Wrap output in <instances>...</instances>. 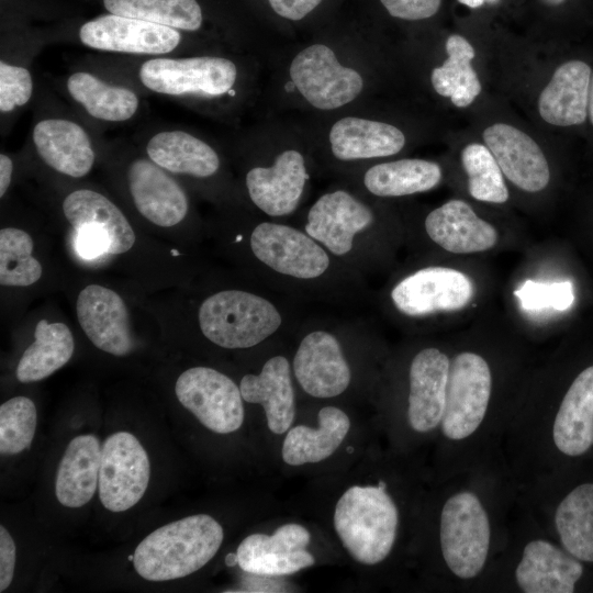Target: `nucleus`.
<instances>
[{
	"instance_id": "6",
	"label": "nucleus",
	"mask_w": 593,
	"mask_h": 593,
	"mask_svg": "<svg viewBox=\"0 0 593 593\" xmlns=\"http://www.w3.org/2000/svg\"><path fill=\"white\" fill-rule=\"evenodd\" d=\"M492 378L488 362L475 353L463 351L450 362L447 396L441 418L443 434L460 440L482 423L491 396Z\"/></svg>"
},
{
	"instance_id": "23",
	"label": "nucleus",
	"mask_w": 593,
	"mask_h": 593,
	"mask_svg": "<svg viewBox=\"0 0 593 593\" xmlns=\"http://www.w3.org/2000/svg\"><path fill=\"white\" fill-rule=\"evenodd\" d=\"M429 238L454 254H473L492 248L497 231L479 217L465 201L454 199L433 210L425 220Z\"/></svg>"
},
{
	"instance_id": "34",
	"label": "nucleus",
	"mask_w": 593,
	"mask_h": 593,
	"mask_svg": "<svg viewBox=\"0 0 593 593\" xmlns=\"http://www.w3.org/2000/svg\"><path fill=\"white\" fill-rule=\"evenodd\" d=\"M441 179L440 167L433 161L406 158L378 164L367 170L366 188L378 197H402L424 192Z\"/></svg>"
},
{
	"instance_id": "7",
	"label": "nucleus",
	"mask_w": 593,
	"mask_h": 593,
	"mask_svg": "<svg viewBox=\"0 0 593 593\" xmlns=\"http://www.w3.org/2000/svg\"><path fill=\"white\" fill-rule=\"evenodd\" d=\"M175 393L180 404L208 429L217 434L236 432L244 422L239 387L224 373L209 367H192L177 379Z\"/></svg>"
},
{
	"instance_id": "21",
	"label": "nucleus",
	"mask_w": 593,
	"mask_h": 593,
	"mask_svg": "<svg viewBox=\"0 0 593 593\" xmlns=\"http://www.w3.org/2000/svg\"><path fill=\"white\" fill-rule=\"evenodd\" d=\"M592 72V66L580 58L560 64L539 96L541 119L559 127L586 123Z\"/></svg>"
},
{
	"instance_id": "5",
	"label": "nucleus",
	"mask_w": 593,
	"mask_h": 593,
	"mask_svg": "<svg viewBox=\"0 0 593 593\" xmlns=\"http://www.w3.org/2000/svg\"><path fill=\"white\" fill-rule=\"evenodd\" d=\"M138 77L148 90L160 94L219 97L234 86L237 69L224 57H156L142 64Z\"/></svg>"
},
{
	"instance_id": "46",
	"label": "nucleus",
	"mask_w": 593,
	"mask_h": 593,
	"mask_svg": "<svg viewBox=\"0 0 593 593\" xmlns=\"http://www.w3.org/2000/svg\"><path fill=\"white\" fill-rule=\"evenodd\" d=\"M272 10L280 16L298 21L312 12L322 0H268Z\"/></svg>"
},
{
	"instance_id": "8",
	"label": "nucleus",
	"mask_w": 593,
	"mask_h": 593,
	"mask_svg": "<svg viewBox=\"0 0 593 593\" xmlns=\"http://www.w3.org/2000/svg\"><path fill=\"white\" fill-rule=\"evenodd\" d=\"M150 463L145 448L131 433L110 435L101 447L99 499L110 512L133 507L145 494Z\"/></svg>"
},
{
	"instance_id": "37",
	"label": "nucleus",
	"mask_w": 593,
	"mask_h": 593,
	"mask_svg": "<svg viewBox=\"0 0 593 593\" xmlns=\"http://www.w3.org/2000/svg\"><path fill=\"white\" fill-rule=\"evenodd\" d=\"M103 5L109 13L182 31L199 30L203 20L197 0H103Z\"/></svg>"
},
{
	"instance_id": "48",
	"label": "nucleus",
	"mask_w": 593,
	"mask_h": 593,
	"mask_svg": "<svg viewBox=\"0 0 593 593\" xmlns=\"http://www.w3.org/2000/svg\"><path fill=\"white\" fill-rule=\"evenodd\" d=\"M460 3L471 8V9H475V8H480L484 4H494L496 3L499 0H458Z\"/></svg>"
},
{
	"instance_id": "51",
	"label": "nucleus",
	"mask_w": 593,
	"mask_h": 593,
	"mask_svg": "<svg viewBox=\"0 0 593 593\" xmlns=\"http://www.w3.org/2000/svg\"><path fill=\"white\" fill-rule=\"evenodd\" d=\"M566 0H541V2H544L545 4L547 5H559L561 3H563Z\"/></svg>"
},
{
	"instance_id": "10",
	"label": "nucleus",
	"mask_w": 593,
	"mask_h": 593,
	"mask_svg": "<svg viewBox=\"0 0 593 593\" xmlns=\"http://www.w3.org/2000/svg\"><path fill=\"white\" fill-rule=\"evenodd\" d=\"M474 286L463 272L427 267L402 279L392 290L395 307L409 316L458 311L472 300Z\"/></svg>"
},
{
	"instance_id": "38",
	"label": "nucleus",
	"mask_w": 593,
	"mask_h": 593,
	"mask_svg": "<svg viewBox=\"0 0 593 593\" xmlns=\"http://www.w3.org/2000/svg\"><path fill=\"white\" fill-rule=\"evenodd\" d=\"M33 239L24 230L3 227L0 231V284L29 287L42 277V265L33 257Z\"/></svg>"
},
{
	"instance_id": "13",
	"label": "nucleus",
	"mask_w": 593,
	"mask_h": 593,
	"mask_svg": "<svg viewBox=\"0 0 593 593\" xmlns=\"http://www.w3.org/2000/svg\"><path fill=\"white\" fill-rule=\"evenodd\" d=\"M311 540L309 530L295 523L278 527L273 534H251L236 550L237 564L257 575H287L314 564L306 550Z\"/></svg>"
},
{
	"instance_id": "24",
	"label": "nucleus",
	"mask_w": 593,
	"mask_h": 593,
	"mask_svg": "<svg viewBox=\"0 0 593 593\" xmlns=\"http://www.w3.org/2000/svg\"><path fill=\"white\" fill-rule=\"evenodd\" d=\"M41 159L55 171L81 178L94 164V150L87 132L66 119H45L37 122L32 133Z\"/></svg>"
},
{
	"instance_id": "36",
	"label": "nucleus",
	"mask_w": 593,
	"mask_h": 593,
	"mask_svg": "<svg viewBox=\"0 0 593 593\" xmlns=\"http://www.w3.org/2000/svg\"><path fill=\"white\" fill-rule=\"evenodd\" d=\"M447 59L432 71L430 81L435 91L449 97L458 108L470 105L481 92V83L471 66L475 52L461 35L452 34L446 40Z\"/></svg>"
},
{
	"instance_id": "9",
	"label": "nucleus",
	"mask_w": 593,
	"mask_h": 593,
	"mask_svg": "<svg viewBox=\"0 0 593 593\" xmlns=\"http://www.w3.org/2000/svg\"><path fill=\"white\" fill-rule=\"evenodd\" d=\"M290 78L306 101L320 110H334L356 99L362 90L360 74L339 64L332 48L313 44L293 58Z\"/></svg>"
},
{
	"instance_id": "33",
	"label": "nucleus",
	"mask_w": 593,
	"mask_h": 593,
	"mask_svg": "<svg viewBox=\"0 0 593 593\" xmlns=\"http://www.w3.org/2000/svg\"><path fill=\"white\" fill-rule=\"evenodd\" d=\"M67 90L91 116L107 122L130 120L139 104L138 97L131 89L109 85L86 71L70 75Z\"/></svg>"
},
{
	"instance_id": "50",
	"label": "nucleus",
	"mask_w": 593,
	"mask_h": 593,
	"mask_svg": "<svg viewBox=\"0 0 593 593\" xmlns=\"http://www.w3.org/2000/svg\"><path fill=\"white\" fill-rule=\"evenodd\" d=\"M226 563L227 566H233L235 563H237V558H236V553H230L227 557H226Z\"/></svg>"
},
{
	"instance_id": "1",
	"label": "nucleus",
	"mask_w": 593,
	"mask_h": 593,
	"mask_svg": "<svg viewBox=\"0 0 593 593\" xmlns=\"http://www.w3.org/2000/svg\"><path fill=\"white\" fill-rule=\"evenodd\" d=\"M223 538V527L212 516L183 517L155 529L137 545L134 569L148 581L184 578L216 555Z\"/></svg>"
},
{
	"instance_id": "25",
	"label": "nucleus",
	"mask_w": 593,
	"mask_h": 593,
	"mask_svg": "<svg viewBox=\"0 0 593 593\" xmlns=\"http://www.w3.org/2000/svg\"><path fill=\"white\" fill-rule=\"evenodd\" d=\"M239 389L244 401L262 405L272 433L283 434L291 428L295 400L287 358L275 356L268 359L259 374L242 378Z\"/></svg>"
},
{
	"instance_id": "28",
	"label": "nucleus",
	"mask_w": 593,
	"mask_h": 593,
	"mask_svg": "<svg viewBox=\"0 0 593 593\" xmlns=\"http://www.w3.org/2000/svg\"><path fill=\"white\" fill-rule=\"evenodd\" d=\"M329 143L336 158L354 160L395 155L403 148L405 136L391 124L347 116L332 126Z\"/></svg>"
},
{
	"instance_id": "3",
	"label": "nucleus",
	"mask_w": 593,
	"mask_h": 593,
	"mask_svg": "<svg viewBox=\"0 0 593 593\" xmlns=\"http://www.w3.org/2000/svg\"><path fill=\"white\" fill-rule=\"evenodd\" d=\"M199 326L213 344L227 349L256 346L281 325L276 306L257 294L223 290L206 298L199 307Z\"/></svg>"
},
{
	"instance_id": "30",
	"label": "nucleus",
	"mask_w": 593,
	"mask_h": 593,
	"mask_svg": "<svg viewBox=\"0 0 593 593\" xmlns=\"http://www.w3.org/2000/svg\"><path fill=\"white\" fill-rule=\"evenodd\" d=\"M318 427L296 425L282 444V459L290 466L316 463L331 457L350 428V419L338 407L325 406L318 412Z\"/></svg>"
},
{
	"instance_id": "45",
	"label": "nucleus",
	"mask_w": 593,
	"mask_h": 593,
	"mask_svg": "<svg viewBox=\"0 0 593 593\" xmlns=\"http://www.w3.org/2000/svg\"><path fill=\"white\" fill-rule=\"evenodd\" d=\"M15 566V544L8 529L0 526V592L12 582Z\"/></svg>"
},
{
	"instance_id": "12",
	"label": "nucleus",
	"mask_w": 593,
	"mask_h": 593,
	"mask_svg": "<svg viewBox=\"0 0 593 593\" xmlns=\"http://www.w3.org/2000/svg\"><path fill=\"white\" fill-rule=\"evenodd\" d=\"M79 38L87 47L98 51L163 55L179 45L181 34L166 25L108 13L86 22Z\"/></svg>"
},
{
	"instance_id": "39",
	"label": "nucleus",
	"mask_w": 593,
	"mask_h": 593,
	"mask_svg": "<svg viewBox=\"0 0 593 593\" xmlns=\"http://www.w3.org/2000/svg\"><path fill=\"white\" fill-rule=\"evenodd\" d=\"M461 161L468 175V190L472 198L497 204L508 200L503 172L486 145H467L462 150Z\"/></svg>"
},
{
	"instance_id": "29",
	"label": "nucleus",
	"mask_w": 593,
	"mask_h": 593,
	"mask_svg": "<svg viewBox=\"0 0 593 593\" xmlns=\"http://www.w3.org/2000/svg\"><path fill=\"white\" fill-rule=\"evenodd\" d=\"M63 212L74 230L92 227L103 232L111 242V255L128 251L136 236L122 211L103 194L79 189L63 202Z\"/></svg>"
},
{
	"instance_id": "52",
	"label": "nucleus",
	"mask_w": 593,
	"mask_h": 593,
	"mask_svg": "<svg viewBox=\"0 0 593 593\" xmlns=\"http://www.w3.org/2000/svg\"><path fill=\"white\" fill-rule=\"evenodd\" d=\"M128 560L133 562V560H134V553L128 556Z\"/></svg>"
},
{
	"instance_id": "22",
	"label": "nucleus",
	"mask_w": 593,
	"mask_h": 593,
	"mask_svg": "<svg viewBox=\"0 0 593 593\" xmlns=\"http://www.w3.org/2000/svg\"><path fill=\"white\" fill-rule=\"evenodd\" d=\"M582 574L579 559L542 539L526 544L515 570L516 582L526 593H572Z\"/></svg>"
},
{
	"instance_id": "44",
	"label": "nucleus",
	"mask_w": 593,
	"mask_h": 593,
	"mask_svg": "<svg viewBox=\"0 0 593 593\" xmlns=\"http://www.w3.org/2000/svg\"><path fill=\"white\" fill-rule=\"evenodd\" d=\"M75 246L79 256L85 259H94L111 254V242L101 231L92 227L75 230Z\"/></svg>"
},
{
	"instance_id": "18",
	"label": "nucleus",
	"mask_w": 593,
	"mask_h": 593,
	"mask_svg": "<svg viewBox=\"0 0 593 593\" xmlns=\"http://www.w3.org/2000/svg\"><path fill=\"white\" fill-rule=\"evenodd\" d=\"M449 368V358L437 348H425L413 358L410 367L407 418L415 432H430L441 422Z\"/></svg>"
},
{
	"instance_id": "35",
	"label": "nucleus",
	"mask_w": 593,
	"mask_h": 593,
	"mask_svg": "<svg viewBox=\"0 0 593 593\" xmlns=\"http://www.w3.org/2000/svg\"><path fill=\"white\" fill-rule=\"evenodd\" d=\"M555 524L564 550L593 562V483L575 486L561 500Z\"/></svg>"
},
{
	"instance_id": "41",
	"label": "nucleus",
	"mask_w": 593,
	"mask_h": 593,
	"mask_svg": "<svg viewBox=\"0 0 593 593\" xmlns=\"http://www.w3.org/2000/svg\"><path fill=\"white\" fill-rule=\"evenodd\" d=\"M33 93L31 72L21 66L0 61V111L8 113L29 102Z\"/></svg>"
},
{
	"instance_id": "42",
	"label": "nucleus",
	"mask_w": 593,
	"mask_h": 593,
	"mask_svg": "<svg viewBox=\"0 0 593 593\" xmlns=\"http://www.w3.org/2000/svg\"><path fill=\"white\" fill-rule=\"evenodd\" d=\"M516 294L527 307L552 306L557 310H564L571 305L573 300L570 282L549 286L527 282Z\"/></svg>"
},
{
	"instance_id": "11",
	"label": "nucleus",
	"mask_w": 593,
	"mask_h": 593,
	"mask_svg": "<svg viewBox=\"0 0 593 593\" xmlns=\"http://www.w3.org/2000/svg\"><path fill=\"white\" fill-rule=\"evenodd\" d=\"M250 248L266 266L299 279L317 278L329 266L327 254L315 239L288 225L260 223L251 232Z\"/></svg>"
},
{
	"instance_id": "40",
	"label": "nucleus",
	"mask_w": 593,
	"mask_h": 593,
	"mask_svg": "<svg viewBox=\"0 0 593 593\" xmlns=\"http://www.w3.org/2000/svg\"><path fill=\"white\" fill-rule=\"evenodd\" d=\"M37 424L34 402L23 395L14 396L0 406V452L16 455L32 444Z\"/></svg>"
},
{
	"instance_id": "20",
	"label": "nucleus",
	"mask_w": 593,
	"mask_h": 593,
	"mask_svg": "<svg viewBox=\"0 0 593 593\" xmlns=\"http://www.w3.org/2000/svg\"><path fill=\"white\" fill-rule=\"evenodd\" d=\"M306 179L303 156L289 149L271 167L251 168L246 175V187L258 209L271 216H282L296 208Z\"/></svg>"
},
{
	"instance_id": "31",
	"label": "nucleus",
	"mask_w": 593,
	"mask_h": 593,
	"mask_svg": "<svg viewBox=\"0 0 593 593\" xmlns=\"http://www.w3.org/2000/svg\"><path fill=\"white\" fill-rule=\"evenodd\" d=\"M146 153L149 159L172 174L206 178L220 167L219 156L209 144L180 130L153 135Z\"/></svg>"
},
{
	"instance_id": "26",
	"label": "nucleus",
	"mask_w": 593,
	"mask_h": 593,
	"mask_svg": "<svg viewBox=\"0 0 593 593\" xmlns=\"http://www.w3.org/2000/svg\"><path fill=\"white\" fill-rule=\"evenodd\" d=\"M552 438L558 450L569 457L582 456L593 445V365L584 368L564 393Z\"/></svg>"
},
{
	"instance_id": "19",
	"label": "nucleus",
	"mask_w": 593,
	"mask_h": 593,
	"mask_svg": "<svg viewBox=\"0 0 593 593\" xmlns=\"http://www.w3.org/2000/svg\"><path fill=\"white\" fill-rule=\"evenodd\" d=\"M373 221L371 211L344 190L322 195L310 209L305 231L335 255L353 248L355 235Z\"/></svg>"
},
{
	"instance_id": "4",
	"label": "nucleus",
	"mask_w": 593,
	"mask_h": 593,
	"mask_svg": "<svg viewBox=\"0 0 593 593\" xmlns=\"http://www.w3.org/2000/svg\"><path fill=\"white\" fill-rule=\"evenodd\" d=\"M490 537L488 514L473 493L460 492L445 502L440 514V548L455 575L471 579L482 571Z\"/></svg>"
},
{
	"instance_id": "32",
	"label": "nucleus",
	"mask_w": 593,
	"mask_h": 593,
	"mask_svg": "<svg viewBox=\"0 0 593 593\" xmlns=\"http://www.w3.org/2000/svg\"><path fill=\"white\" fill-rule=\"evenodd\" d=\"M34 338L15 369L16 379L22 383L49 377L69 361L75 350L74 336L68 326L60 322L40 320Z\"/></svg>"
},
{
	"instance_id": "14",
	"label": "nucleus",
	"mask_w": 593,
	"mask_h": 593,
	"mask_svg": "<svg viewBox=\"0 0 593 593\" xmlns=\"http://www.w3.org/2000/svg\"><path fill=\"white\" fill-rule=\"evenodd\" d=\"M76 313L81 329L100 350L121 357L134 348L126 304L112 289L85 287L77 296Z\"/></svg>"
},
{
	"instance_id": "27",
	"label": "nucleus",
	"mask_w": 593,
	"mask_h": 593,
	"mask_svg": "<svg viewBox=\"0 0 593 593\" xmlns=\"http://www.w3.org/2000/svg\"><path fill=\"white\" fill-rule=\"evenodd\" d=\"M101 446L91 434L70 440L59 461L55 480L57 501L71 508L86 505L99 483Z\"/></svg>"
},
{
	"instance_id": "49",
	"label": "nucleus",
	"mask_w": 593,
	"mask_h": 593,
	"mask_svg": "<svg viewBox=\"0 0 593 593\" xmlns=\"http://www.w3.org/2000/svg\"><path fill=\"white\" fill-rule=\"evenodd\" d=\"M588 122L593 127V72H592L591 86H590Z\"/></svg>"
},
{
	"instance_id": "47",
	"label": "nucleus",
	"mask_w": 593,
	"mask_h": 593,
	"mask_svg": "<svg viewBox=\"0 0 593 593\" xmlns=\"http://www.w3.org/2000/svg\"><path fill=\"white\" fill-rule=\"evenodd\" d=\"M13 174V161L5 155H0V197L3 198L8 191Z\"/></svg>"
},
{
	"instance_id": "15",
	"label": "nucleus",
	"mask_w": 593,
	"mask_h": 593,
	"mask_svg": "<svg viewBox=\"0 0 593 593\" xmlns=\"http://www.w3.org/2000/svg\"><path fill=\"white\" fill-rule=\"evenodd\" d=\"M128 190L139 214L150 223L171 227L188 212V198L182 187L149 158H136L126 171Z\"/></svg>"
},
{
	"instance_id": "43",
	"label": "nucleus",
	"mask_w": 593,
	"mask_h": 593,
	"mask_svg": "<svg viewBox=\"0 0 593 593\" xmlns=\"http://www.w3.org/2000/svg\"><path fill=\"white\" fill-rule=\"evenodd\" d=\"M380 2L392 16L411 21L435 15L441 4V0H380Z\"/></svg>"
},
{
	"instance_id": "2",
	"label": "nucleus",
	"mask_w": 593,
	"mask_h": 593,
	"mask_svg": "<svg viewBox=\"0 0 593 593\" xmlns=\"http://www.w3.org/2000/svg\"><path fill=\"white\" fill-rule=\"evenodd\" d=\"M334 528L354 560L373 566L391 552L399 513L383 485H353L338 499Z\"/></svg>"
},
{
	"instance_id": "16",
	"label": "nucleus",
	"mask_w": 593,
	"mask_h": 593,
	"mask_svg": "<svg viewBox=\"0 0 593 593\" xmlns=\"http://www.w3.org/2000/svg\"><path fill=\"white\" fill-rule=\"evenodd\" d=\"M483 139L513 184L527 192H538L548 186L549 164L529 135L513 125L495 123L484 130Z\"/></svg>"
},
{
	"instance_id": "17",
	"label": "nucleus",
	"mask_w": 593,
	"mask_h": 593,
	"mask_svg": "<svg viewBox=\"0 0 593 593\" xmlns=\"http://www.w3.org/2000/svg\"><path fill=\"white\" fill-rule=\"evenodd\" d=\"M293 370L301 388L320 399L342 394L350 383V369L337 339L324 331L307 334L293 359Z\"/></svg>"
}]
</instances>
